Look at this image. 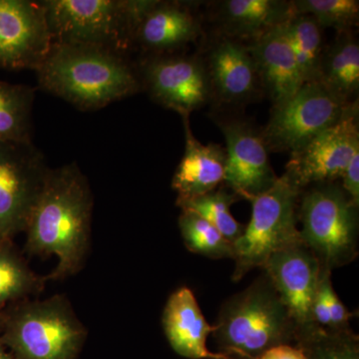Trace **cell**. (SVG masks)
I'll return each mask as SVG.
<instances>
[{
  "label": "cell",
  "mask_w": 359,
  "mask_h": 359,
  "mask_svg": "<svg viewBox=\"0 0 359 359\" xmlns=\"http://www.w3.org/2000/svg\"><path fill=\"white\" fill-rule=\"evenodd\" d=\"M93 207L91 189L76 164L48 169L33 203L25 231V249L35 256H55L48 280H63L83 266L88 254Z\"/></svg>",
  "instance_id": "obj_1"
},
{
  "label": "cell",
  "mask_w": 359,
  "mask_h": 359,
  "mask_svg": "<svg viewBox=\"0 0 359 359\" xmlns=\"http://www.w3.org/2000/svg\"><path fill=\"white\" fill-rule=\"evenodd\" d=\"M35 70L41 88L83 110L100 109L140 88L120 54L90 45L53 44Z\"/></svg>",
  "instance_id": "obj_2"
},
{
  "label": "cell",
  "mask_w": 359,
  "mask_h": 359,
  "mask_svg": "<svg viewBox=\"0 0 359 359\" xmlns=\"http://www.w3.org/2000/svg\"><path fill=\"white\" fill-rule=\"evenodd\" d=\"M214 327L219 353L231 359H257L273 347L295 346L297 340L292 316L264 273L224 302Z\"/></svg>",
  "instance_id": "obj_3"
},
{
  "label": "cell",
  "mask_w": 359,
  "mask_h": 359,
  "mask_svg": "<svg viewBox=\"0 0 359 359\" xmlns=\"http://www.w3.org/2000/svg\"><path fill=\"white\" fill-rule=\"evenodd\" d=\"M53 44L101 47L121 55L135 43L142 18L155 0L42 1Z\"/></svg>",
  "instance_id": "obj_4"
},
{
  "label": "cell",
  "mask_w": 359,
  "mask_h": 359,
  "mask_svg": "<svg viewBox=\"0 0 359 359\" xmlns=\"http://www.w3.org/2000/svg\"><path fill=\"white\" fill-rule=\"evenodd\" d=\"M0 335L16 359H77L87 330L65 295L56 294L16 306Z\"/></svg>",
  "instance_id": "obj_5"
},
{
  "label": "cell",
  "mask_w": 359,
  "mask_h": 359,
  "mask_svg": "<svg viewBox=\"0 0 359 359\" xmlns=\"http://www.w3.org/2000/svg\"><path fill=\"white\" fill-rule=\"evenodd\" d=\"M358 209L337 182L316 184L302 191L299 233L323 268L332 271L358 257Z\"/></svg>",
  "instance_id": "obj_6"
},
{
  "label": "cell",
  "mask_w": 359,
  "mask_h": 359,
  "mask_svg": "<svg viewBox=\"0 0 359 359\" xmlns=\"http://www.w3.org/2000/svg\"><path fill=\"white\" fill-rule=\"evenodd\" d=\"M302 191L283 174L269 190L250 200V223L233 244V280H242L252 269H263L276 252L302 243L297 226Z\"/></svg>",
  "instance_id": "obj_7"
},
{
  "label": "cell",
  "mask_w": 359,
  "mask_h": 359,
  "mask_svg": "<svg viewBox=\"0 0 359 359\" xmlns=\"http://www.w3.org/2000/svg\"><path fill=\"white\" fill-rule=\"evenodd\" d=\"M346 106L320 82H306L294 96L273 106L261 131L264 144L271 152L292 154L339 121Z\"/></svg>",
  "instance_id": "obj_8"
},
{
  "label": "cell",
  "mask_w": 359,
  "mask_h": 359,
  "mask_svg": "<svg viewBox=\"0 0 359 359\" xmlns=\"http://www.w3.org/2000/svg\"><path fill=\"white\" fill-rule=\"evenodd\" d=\"M358 152L359 104L355 101L346 106L339 121L290 154L285 174L302 190L316 184L334 183Z\"/></svg>",
  "instance_id": "obj_9"
},
{
  "label": "cell",
  "mask_w": 359,
  "mask_h": 359,
  "mask_svg": "<svg viewBox=\"0 0 359 359\" xmlns=\"http://www.w3.org/2000/svg\"><path fill=\"white\" fill-rule=\"evenodd\" d=\"M47 170L32 142L0 141V243L25 231Z\"/></svg>",
  "instance_id": "obj_10"
},
{
  "label": "cell",
  "mask_w": 359,
  "mask_h": 359,
  "mask_svg": "<svg viewBox=\"0 0 359 359\" xmlns=\"http://www.w3.org/2000/svg\"><path fill=\"white\" fill-rule=\"evenodd\" d=\"M263 269L292 316L295 344L320 330L313 321V304L321 264L311 250L304 243L290 245L269 257Z\"/></svg>",
  "instance_id": "obj_11"
},
{
  "label": "cell",
  "mask_w": 359,
  "mask_h": 359,
  "mask_svg": "<svg viewBox=\"0 0 359 359\" xmlns=\"http://www.w3.org/2000/svg\"><path fill=\"white\" fill-rule=\"evenodd\" d=\"M216 123L226 144L223 185L240 199L249 201L269 190L278 177L269 163L261 131L241 118L218 117Z\"/></svg>",
  "instance_id": "obj_12"
},
{
  "label": "cell",
  "mask_w": 359,
  "mask_h": 359,
  "mask_svg": "<svg viewBox=\"0 0 359 359\" xmlns=\"http://www.w3.org/2000/svg\"><path fill=\"white\" fill-rule=\"evenodd\" d=\"M204 66L210 98L221 107L252 102L263 92L248 44L216 33L198 54Z\"/></svg>",
  "instance_id": "obj_13"
},
{
  "label": "cell",
  "mask_w": 359,
  "mask_h": 359,
  "mask_svg": "<svg viewBox=\"0 0 359 359\" xmlns=\"http://www.w3.org/2000/svg\"><path fill=\"white\" fill-rule=\"evenodd\" d=\"M53 45L42 1L0 0V66L36 69Z\"/></svg>",
  "instance_id": "obj_14"
},
{
  "label": "cell",
  "mask_w": 359,
  "mask_h": 359,
  "mask_svg": "<svg viewBox=\"0 0 359 359\" xmlns=\"http://www.w3.org/2000/svg\"><path fill=\"white\" fill-rule=\"evenodd\" d=\"M143 77L156 102L183 118L211 101L207 75L198 55L155 56L144 65Z\"/></svg>",
  "instance_id": "obj_15"
},
{
  "label": "cell",
  "mask_w": 359,
  "mask_h": 359,
  "mask_svg": "<svg viewBox=\"0 0 359 359\" xmlns=\"http://www.w3.org/2000/svg\"><path fill=\"white\" fill-rule=\"evenodd\" d=\"M162 323L168 342L182 358L231 359L208 348V337L214 332L215 327L205 320L189 287H180L170 295L163 311Z\"/></svg>",
  "instance_id": "obj_16"
},
{
  "label": "cell",
  "mask_w": 359,
  "mask_h": 359,
  "mask_svg": "<svg viewBox=\"0 0 359 359\" xmlns=\"http://www.w3.org/2000/svg\"><path fill=\"white\" fill-rule=\"evenodd\" d=\"M247 44L262 90L273 106L285 102L301 89L304 82L280 25Z\"/></svg>",
  "instance_id": "obj_17"
},
{
  "label": "cell",
  "mask_w": 359,
  "mask_h": 359,
  "mask_svg": "<svg viewBox=\"0 0 359 359\" xmlns=\"http://www.w3.org/2000/svg\"><path fill=\"white\" fill-rule=\"evenodd\" d=\"M212 6L217 33L245 43L282 25L292 11L285 0H223Z\"/></svg>",
  "instance_id": "obj_18"
},
{
  "label": "cell",
  "mask_w": 359,
  "mask_h": 359,
  "mask_svg": "<svg viewBox=\"0 0 359 359\" xmlns=\"http://www.w3.org/2000/svg\"><path fill=\"white\" fill-rule=\"evenodd\" d=\"M185 126V153L180 162L172 188L179 200L193 199L216 190L223 185L226 154L221 146L201 143L192 134L189 118H183Z\"/></svg>",
  "instance_id": "obj_19"
},
{
  "label": "cell",
  "mask_w": 359,
  "mask_h": 359,
  "mask_svg": "<svg viewBox=\"0 0 359 359\" xmlns=\"http://www.w3.org/2000/svg\"><path fill=\"white\" fill-rule=\"evenodd\" d=\"M200 34V20L188 4L155 1L139 23L135 42L146 50L163 53L185 46Z\"/></svg>",
  "instance_id": "obj_20"
},
{
  "label": "cell",
  "mask_w": 359,
  "mask_h": 359,
  "mask_svg": "<svg viewBox=\"0 0 359 359\" xmlns=\"http://www.w3.org/2000/svg\"><path fill=\"white\" fill-rule=\"evenodd\" d=\"M318 82L346 105L358 101L359 45L353 30L337 32L334 41L325 47Z\"/></svg>",
  "instance_id": "obj_21"
},
{
  "label": "cell",
  "mask_w": 359,
  "mask_h": 359,
  "mask_svg": "<svg viewBox=\"0 0 359 359\" xmlns=\"http://www.w3.org/2000/svg\"><path fill=\"white\" fill-rule=\"evenodd\" d=\"M280 29L289 43L304 83L318 82L321 56L325 50L321 28L311 16L292 13Z\"/></svg>",
  "instance_id": "obj_22"
},
{
  "label": "cell",
  "mask_w": 359,
  "mask_h": 359,
  "mask_svg": "<svg viewBox=\"0 0 359 359\" xmlns=\"http://www.w3.org/2000/svg\"><path fill=\"white\" fill-rule=\"evenodd\" d=\"M238 200V196L221 185L216 190L200 197L188 200L177 199L176 204L182 211L199 215L233 244L244 233L245 226L238 223L231 214V205Z\"/></svg>",
  "instance_id": "obj_23"
},
{
  "label": "cell",
  "mask_w": 359,
  "mask_h": 359,
  "mask_svg": "<svg viewBox=\"0 0 359 359\" xmlns=\"http://www.w3.org/2000/svg\"><path fill=\"white\" fill-rule=\"evenodd\" d=\"M33 99L29 87L0 81V141L30 142Z\"/></svg>",
  "instance_id": "obj_24"
},
{
  "label": "cell",
  "mask_w": 359,
  "mask_h": 359,
  "mask_svg": "<svg viewBox=\"0 0 359 359\" xmlns=\"http://www.w3.org/2000/svg\"><path fill=\"white\" fill-rule=\"evenodd\" d=\"M45 282L46 278L33 273L11 242L0 243V309L7 302L36 294Z\"/></svg>",
  "instance_id": "obj_25"
},
{
  "label": "cell",
  "mask_w": 359,
  "mask_h": 359,
  "mask_svg": "<svg viewBox=\"0 0 359 359\" xmlns=\"http://www.w3.org/2000/svg\"><path fill=\"white\" fill-rule=\"evenodd\" d=\"M179 228L187 249L210 259H233L231 243L209 222L190 211H182Z\"/></svg>",
  "instance_id": "obj_26"
},
{
  "label": "cell",
  "mask_w": 359,
  "mask_h": 359,
  "mask_svg": "<svg viewBox=\"0 0 359 359\" xmlns=\"http://www.w3.org/2000/svg\"><path fill=\"white\" fill-rule=\"evenodd\" d=\"M290 4L294 13L311 16L321 29L349 32L358 25V0H294Z\"/></svg>",
  "instance_id": "obj_27"
},
{
  "label": "cell",
  "mask_w": 359,
  "mask_h": 359,
  "mask_svg": "<svg viewBox=\"0 0 359 359\" xmlns=\"http://www.w3.org/2000/svg\"><path fill=\"white\" fill-rule=\"evenodd\" d=\"M295 346L308 359H359V337L351 328L342 330H316Z\"/></svg>",
  "instance_id": "obj_28"
},
{
  "label": "cell",
  "mask_w": 359,
  "mask_h": 359,
  "mask_svg": "<svg viewBox=\"0 0 359 359\" xmlns=\"http://www.w3.org/2000/svg\"><path fill=\"white\" fill-rule=\"evenodd\" d=\"M332 271L321 266L318 289L313 304V318L318 327L325 330H342L349 327L354 313L342 304L334 289Z\"/></svg>",
  "instance_id": "obj_29"
},
{
  "label": "cell",
  "mask_w": 359,
  "mask_h": 359,
  "mask_svg": "<svg viewBox=\"0 0 359 359\" xmlns=\"http://www.w3.org/2000/svg\"><path fill=\"white\" fill-rule=\"evenodd\" d=\"M340 179L344 192L354 204L359 205V152L353 156Z\"/></svg>",
  "instance_id": "obj_30"
},
{
  "label": "cell",
  "mask_w": 359,
  "mask_h": 359,
  "mask_svg": "<svg viewBox=\"0 0 359 359\" xmlns=\"http://www.w3.org/2000/svg\"><path fill=\"white\" fill-rule=\"evenodd\" d=\"M257 359H308L302 348L294 344H282L264 351Z\"/></svg>",
  "instance_id": "obj_31"
},
{
  "label": "cell",
  "mask_w": 359,
  "mask_h": 359,
  "mask_svg": "<svg viewBox=\"0 0 359 359\" xmlns=\"http://www.w3.org/2000/svg\"><path fill=\"white\" fill-rule=\"evenodd\" d=\"M6 348V344L2 341L1 335H0V359H16L13 353L7 351Z\"/></svg>",
  "instance_id": "obj_32"
}]
</instances>
